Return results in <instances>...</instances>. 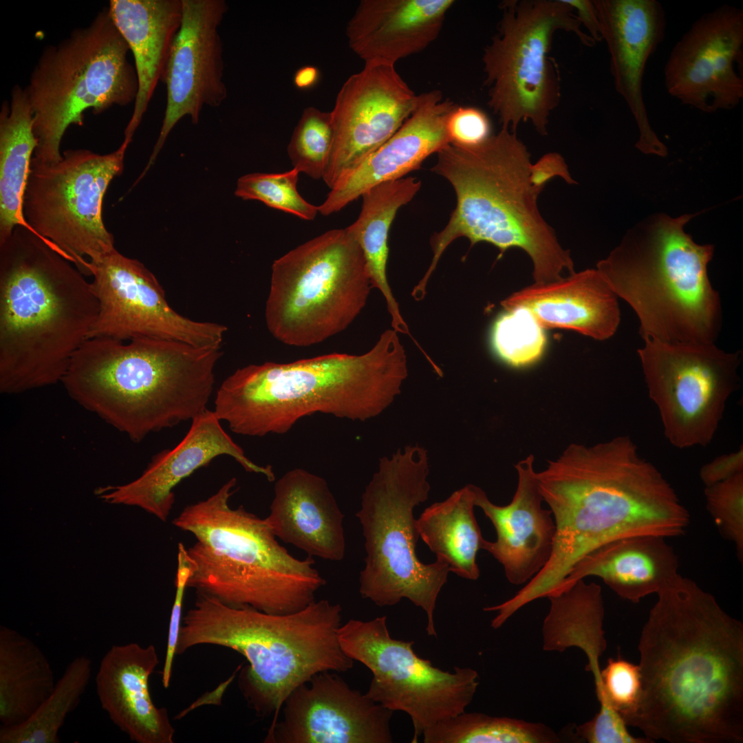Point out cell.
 Instances as JSON below:
<instances>
[{"instance_id":"cell-1","label":"cell","mask_w":743,"mask_h":743,"mask_svg":"<svg viewBox=\"0 0 743 743\" xmlns=\"http://www.w3.org/2000/svg\"><path fill=\"white\" fill-rule=\"evenodd\" d=\"M638 643L643 691L627 726L671 743L743 742V624L679 573Z\"/></svg>"},{"instance_id":"cell-2","label":"cell","mask_w":743,"mask_h":743,"mask_svg":"<svg viewBox=\"0 0 743 743\" xmlns=\"http://www.w3.org/2000/svg\"><path fill=\"white\" fill-rule=\"evenodd\" d=\"M536 478L556 532L549 561L515 594L521 605L557 594L576 563L605 543L678 537L689 524L673 487L629 436L570 444Z\"/></svg>"},{"instance_id":"cell-3","label":"cell","mask_w":743,"mask_h":743,"mask_svg":"<svg viewBox=\"0 0 743 743\" xmlns=\"http://www.w3.org/2000/svg\"><path fill=\"white\" fill-rule=\"evenodd\" d=\"M26 226L0 244V391L61 383L99 305L91 282Z\"/></svg>"},{"instance_id":"cell-4","label":"cell","mask_w":743,"mask_h":743,"mask_svg":"<svg viewBox=\"0 0 743 743\" xmlns=\"http://www.w3.org/2000/svg\"><path fill=\"white\" fill-rule=\"evenodd\" d=\"M407 376L405 351L391 328L363 354L237 369L217 391L213 411L233 432L257 437L286 433L315 413L364 421L389 407Z\"/></svg>"},{"instance_id":"cell-5","label":"cell","mask_w":743,"mask_h":743,"mask_svg":"<svg viewBox=\"0 0 743 743\" xmlns=\"http://www.w3.org/2000/svg\"><path fill=\"white\" fill-rule=\"evenodd\" d=\"M94 337L61 380L69 396L133 442L205 411L220 347L162 338Z\"/></svg>"},{"instance_id":"cell-6","label":"cell","mask_w":743,"mask_h":743,"mask_svg":"<svg viewBox=\"0 0 743 743\" xmlns=\"http://www.w3.org/2000/svg\"><path fill=\"white\" fill-rule=\"evenodd\" d=\"M437 153L431 170L452 185L456 206L446 226L431 239L432 260L414 287L416 293H426L442 255L460 237L468 238L471 246L491 244L499 257L510 248L522 249L532 259L537 284L561 279L565 270L575 272L569 252L538 210L541 191L530 182V153L515 132L502 128L480 144L449 143Z\"/></svg>"},{"instance_id":"cell-7","label":"cell","mask_w":743,"mask_h":743,"mask_svg":"<svg viewBox=\"0 0 743 743\" xmlns=\"http://www.w3.org/2000/svg\"><path fill=\"white\" fill-rule=\"evenodd\" d=\"M341 611L339 604L322 599L296 612L269 614L199 594L182 618L176 652L207 644L242 654L248 665L239 676L240 691L258 715H273L270 729L297 687L318 673L353 667L338 640Z\"/></svg>"},{"instance_id":"cell-8","label":"cell","mask_w":743,"mask_h":743,"mask_svg":"<svg viewBox=\"0 0 743 743\" xmlns=\"http://www.w3.org/2000/svg\"><path fill=\"white\" fill-rule=\"evenodd\" d=\"M233 477L173 520L191 533L194 568L187 587L235 607L275 614L299 611L315 601L325 581L312 557L298 559L277 541L266 519L242 506L232 508Z\"/></svg>"},{"instance_id":"cell-9","label":"cell","mask_w":743,"mask_h":743,"mask_svg":"<svg viewBox=\"0 0 743 743\" xmlns=\"http://www.w3.org/2000/svg\"><path fill=\"white\" fill-rule=\"evenodd\" d=\"M694 215L650 219L596 264L636 312L644 340L712 343L719 335L721 301L707 272L713 246L696 244L684 230Z\"/></svg>"},{"instance_id":"cell-10","label":"cell","mask_w":743,"mask_h":743,"mask_svg":"<svg viewBox=\"0 0 743 743\" xmlns=\"http://www.w3.org/2000/svg\"><path fill=\"white\" fill-rule=\"evenodd\" d=\"M428 474L427 453L419 446L380 459L356 513L366 550L359 591L380 607L409 599L425 612L427 634L436 637L434 610L450 570L438 560L421 562L416 552L420 536L413 509L428 498Z\"/></svg>"},{"instance_id":"cell-11","label":"cell","mask_w":743,"mask_h":743,"mask_svg":"<svg viewBox=\"0 0 743 743\" xmlns=\"http://www.w3.org/2000/svg\"><path fill=\"white\" fill-rule=\"evenodd\" d=\"M129 52L107 8L86 26L44 47L24 87L37 140L34 160L60 161L67 129L83 125L86 111L97 115L135 102L138 82Z\"/></svg>"},{"instance_id":"cell-12","label":"cell","mask_w":743,"mask_h":743,"mask_svg":"<svg viewBox=\"0 0 743 743\" xmlns=\"http://www.w3.org/2000/svg\"><path fill=\"white\" fill-rule=\"evenodd\" d=\"M372 288L358 242L346 228L327 230L274 261L268 330L287 345L320 343L347 328Z\"/></svg>"},{"instance_id":"cell-13","label":"cell","mask_w":743,"mask_h":743,"mask_svg":"<svg viewBox=\"0 0 743 743\" xmlns=\"http://www.w3.org/2000/svg\"><path fill=\"white\" fill-rule=\"evenodd\" d=\"M499 34L482 56L489 107L502 128L515 132L530 120L547 135L548 116L559 99V85L548 54L558 30L574 33L589 47L596 42L584 32L573 9L562 0L507 1Z\"/></svg>"},{"instance_id":"cell-14","label":"cell","mask_w":743,"mask_h":743,"mask_svg":"<svg viewBox=\"0 0 743 743\" xmlns=\"http://www.w3.org/2000/svg\"><path fill=\"white\" fill-rule=\"evenodd\" d=\"M128 146L122 142L105 154L68 149L54 164L32 159L23 199L26 224L84 275H90L91 262L115 248L103 220V200L122 173Z\"/></svg>"},{"instance_id":"cell-15","label":"cell","mask_w":743,"mask_h":743,"mask_svg":"<svg viewBox=\"0 0 743 743\" xmlns=\"http://www.w3.org/2000/svg\"><path fill=\"white\" fill-rule=\"evenodd\" d=\"M338 634L345 654L372 673L366 695L392 711L409 715L413 743L430 726L464 712L474 698L479 685L475 669L455 667L450 672L434 667L415 653L413 641L391 636L386 616L368 621L350 619Z\"/></svg>"},{"instance_id":"cell-16","label":"cell","mask_w":743,"mask_h":743,"mask_svg":"<svg viewBox=\"0 0 743 743\" xmlns=\"http://www.w3.org/2000/svg\"><path fill=\"white\" fill-rule=\"evenodd\" d=\"M649 396L674 446L710 444L729 397L740 387L742 352L712 343L645 340L637 351Z\"/></svg>"},{"instance_id":"cell-17","label":"cell","mask_w":743,"mask_h":743,"mask_svg":"<svg viewBox=\"0 0 743 743\" xmlns=\"http://www.w3.org/2000/svg\"><path fill=\"white\" fill-rule=\"evenodd\" d=\"M99 311L89 338L120 341L154 338L195 347H220L227 327L198 321L175 311L155 275L116 248L89 266Z\"/></svg>"},{"instance_id":"cell-18","label":"cell","mask_w":743,"mask_h":743,"mask_svg":"<svg viewBox=\"0 0 743 743\" xmlns=\"http://www.w3.org/2000/svg\"><path fill=\"white\" fill-rule=\"evenodd\" d=\"M667 92L704 113L743 98V10L723 4L703 14L673 47L664 66Z\"/></svg>"},{"instance_id":"cell-19","label":"cell","mask_w":743,"mask_h":743,"mask_svg":"<svg viewBox=\"0 0 743 743\" xmlns=\"http://www.w3.org/2000/svg\"><path fill=\"white\" fill-rule=\"evenodd\" d=\"M419 95L394 65H365L341 88L331 111L332 150L322 179L336 182L388 140L416 109Z\"/></svg>"},{"instance_id":"cell-20","label":"cell","mask_w":743,"mask_h":743,"mask_svg":"<svg viewBox=\"0 0 743 743\" xmlns=\"http://www.w3.org/2000/svg\"><path fill=\"white\" fill-rule=\"evenodd\" d=\"M182 18L162 82L166 105L159 136L142 178L166 138L184 116L197 124L204 106L217 107L227 96L223 81V47L218 28L228 10L224 0H182Z\"/></svg>"},{"instance_id":"cell-21","label":"cell","mask_w":743,"mask_h":743,"mask_svg":"<svg viewBox=\"0 0 743 743\" xmlns=\"http://www.w3.org/2000/svg\"><path fill=\"white\" fill-rule=\"evenodd\" d=\"M266 743H391L394 711L330 671L315 674L284 701Z\"/></svg>"},{"instance_id":"cell-22","label":"cell","mask_w":743,"mask_h":743,"mask_svg":"<svg viewBox=\"0 0 743 743\" xmlns=\"http://www.w3.org/2000/svg\"><path fill=\"white\" fill-rule=\"evenodd\" d=\"M610 56L616 91L637 125L636 147L646 154L665 156L666 146L652 129L643 94L645 67L663 41L666 16L656 0H592Z\"/></svg>"},{"instance_id":"cell-23","label":"cell","mask_w":743,"mask_h":743,"mask_svg":"<svg viewBox=\"0 0 743 743\" xmlns=\"http://www.w3.org/2000/svg\"><path fill=\"white\" fill-rule=\"evenodd\" d=\"M220 422L213 411L206 409L191 420L187 433L175 447L152 457L139 477L124 485L100 488L97 495L109 504L138 506L165 521L175 502V487L219 455L232 457L246 471L274 481L272 466L249 460Z\"/></svg>"},{"instance_id":"cell-24","label":"cell","mask_w":743,"mask_h":743,"mask_svg":"<svg viewBox=\"0 0 743 743\" xmlns=\"http://www.w3.org/2000/svg\"><path fill=\"white\" fill-rule=\"evenodd\" d=\"M439 90L419 95L416 109L383 145L344 175L318 206L327 216L337 213L369 189L403 177L450 143L447 119L457 107Z\"/></svg>"},{"instance_id":"cell-25","label":"cell","mask_w":743,"mask_h":743,"mask_svg":"<svg viewBox=\"0 0 743 743\" xmlns=\"http://www.w3.org/2000/svg\"><path fill=\"white\" fill-rule=\"evenodd\" d=\"M534 457L529 455L515 465L517 485L511 502L506 506L491 502L485 492L475 486V504L492 522L495 541L484 540L482 549L489 552L504 568L513 585L528 583L550 559L556 526L550 510L542 506Z\"/></svg>"},{"instance_id":"cell-26","label":"cell","mask_w":743,"mask_h":743,"mask_svg":"<svg viewBox=\"0 0 743 743\" xmlns=\"http://www.w3.org/2000/svg\"><path fill=\"white\" fill-rule=\"evenodd\" d=\"M159 664L153 645H114L103 656L95 678L101 708L111 722L138 743H173L175 729L167 710L151 697L149 678Z\"/></svg>"},{"instance_id":"cell-27","label":"cell","mask_w":743,"mask_h":743,"mask_svg":"<svg viewBox=\"0 0 743 743\" xmlns=\"http://www.w3.org/2000/svg\"><path fill=\"white\" fill-rule=\"evenodd\" d=\"M266 520L277 538L310 557L339 561L345 553L344 515L323 477L288 471L274 484Z\"/></svg>"},{"instance_id":"cell-28","label":"cell","mask_w":743,"mask_h":743,"mask_svg":"<svg viewBox=\"0 0 743 743\" xmlns=\"http://www.w3.org/2000/svg\"><path fill=\"white\" fill-rule=\"evenodd\" d=\"M453 0H363L349 21L350 48L365 65L395 63L438 36Z\"/></svg>"},{"instance_id":"cell-29","label":"cell","mask_w":743,"mask_h":743,"mask_svg":"<svg viewBox=\"0 0 743 743\" xmlns=\"http://www.w3.org/2000/svg\"><path fill=\"white\" fill-rule=\"evenodd\" d=\"M616 295L597 269L526 287L501 302L504 309L524 307L543 328H563L603 341L618 327Z\"/></svg>"},{"instance_id":"cell-30","label":"cell","mask_w":743,"mask_h":743,"mask_svg":"<svg viewBox=\"0 0 743 743\" xmlns=\"http://www.w3.org/2000/svg\"><path fill=\"white\" fill-rule=\"evenodd\" d=\"M135 61L138 90L123 142L129 144L162 80L182 18V0H111L107 7Z\"/></svg>"},{"instance_id":"cell-31","label":"cell","mask_w":743,"mask_h":743,"mask_svg":"<svg viewBox=\"0 0 743 743\" xmlns=\"http://www.w3.org/2000/svg\"><path fill=\"white\" fill-rule=\"evenodd\" d=\"M666 539L636 536L605 543L576 563L558 593L578 580L596 577L621 598L634 603L657 594L678 574V556Z\"/></svg>"},{"instance_id":"cell-32","label":"cell","mask_w":743,"mask_h":743,"mask_svg":"<svg viewBox=\"0 0 743 743\" xmlns=\"http://www.w3.org/2000/svg\"><path fill=\"white\" fill-rule=\"evenodd\" d=\"M421 182L415 177H402L379 184L365 192L357 219L346 229L360 246L372 288L384 297L391 319V328L410 334L387 277L388 235L398 210L418 193Z\"/></svg>"},{"instance_id":"cell-33","label":"cell","mask_w":743,"mask_h":743,"mask_svg":"<svg viewBox=\"0 0 743 743\" xmlns=\"http://www.w3.org/2000/svg\"><path fill=\"white\" fill-rule=\"evenodd\" d=\"M36 146L25 88L14 85L10 100L3 101L0 110V244L16 226H28L23 199Z\"/></svg>"},{"instance_id":"cell-34","label":"cell","mask_w":743,"mask_h":743,"mask_svg":"<svg viewBox=\"0 0 743 743\" xmlns=\"http://www.w3.org/2000/svg\"><path fill=\"white\" fill-rule=\"evenodd\" d=\"M475 498V485H466L427 507L416 519L420 537L436 560L472 581L480 575L476 558L485 540L474 514Z\"/></svg>"},{"instance_id":"cell-35","label":"cell","mask_w":743,"mask_h":743,"mask_svg":"<svg viewBox=\"0 0 743 743\" xmlns=\"http://www.w3.org/2000/svg\"><path fill=\"white\" fill-rule=\"evenodd\" d=\"M56 682L44 653L28 637L0 627V721L2 726L28 719L52 691Z\"/></svg>"},{"instance_id":"cell-36","label":"cell","mask_w":743,"mask_h":743,"mask_svg":"<svg viewBox=\"0 0 743 743\" xmlns=\"http://www.w3.org/2000/svg\"><path fill=\"white\" fill-rule=\"evenodd\" d=\"M548 598L550 607L543 621V648L559 652L572 646L580 648L588 660L585 669L599 676V658L607 647L601 587L580 579Z\"/></svg>"},{"instance_id":"cell-37","label":"cell","mask_w":743,"mask_h":743,"mask_svg":"<svg viewBox=\"0 0 743 743\" xmlns=\"http://www.w3.org/2000/svg\"><path fill=\"white\" fill-rule=\"evenodd\" d=\"M92 672L91 660L80 655L66 667L55 686L33 714L23 722L1 726L0 743H59V731L78 705Z\"/></svg>"},{"instance_id":"cell-38","label":"cell","mask_w":743,"mask_h":743,"mask_svg":"<svg viewBox=\"0 0 743 743\" xmlns=\"http://www.w3.org/2000/svg\"><path fill=\"white\" fill-rule=\"evenodd\" d=\"M424 743H557L561 739L542 723L493 717L478 712L461 713L426 729Z\"/></svg>"},{"instance_id":"cell-39","label":"cell","mask_w":743,"mask_h":743,"mask_svg":"<svg viewBox=\"0 0 743 743\" xmlns=\"http://www.w3.org/2000/svg\"><path fill=\"white\" fill-rule=\"evenodd\" d=\"M504 310L491 328V345L494 354L513 367L535 363L541 357L546 345L544 328L524 307Z\"/></svg>"},{"instance_id":"cell-40","label":"cell","mask_w":743,"mask_h":743,"mask_svg":"<svg viewBox=\"0 0 743 743\" xmlns=\"http://www.w3.org/2000/svg\"><path fill=\"white\" fill-rule=\"evenodd\" d=\"M333 140L331 111L305 108L288 145L293 168L314 180L322 179Z\"/></svg>"},{"instance_id":"cell-41","label":"cell","mask_w":743,"mask_h":743,"mask_svg":"<svg viewBox=\"0 0 743 743\" xmlns=\"http://www.w3.org/2000/svg\"><path fill=\"white\" fill-rule=\"evenodd\" d=\"M299 173L293 168L283 173L247 174L238 180L235 194L244 200H258L300 219L313 220L319 213L318 206L299 193Z\"/></svg>"},{"instance_id":"cell-42","label":"cell","mask_w":743,"mask_h":743,"mask_svg":"<svg viewBox=\"0 0 743 743\" xmlns=\"http://www.w3.org/2000/svg\"><path fill=\"white\" fill-rule=\"evenodd\" d=\"M595 688L601 705L599 710H614L627 724L636 713L642 697L640 667L620 655L610 658L601 669L599 682Z\"/></svg>"},{"instance_id":"cell-43","label":"cell","mask_w":743,"mask_h":743,"mask_svg":"<svg viewBox=\"0 0 743 743\" xmlns=\"http://www.w3.org/2000/svg\"><path fill=\"white\" fill-rule=\"evenodd\" d=\"M706 508L720 534L743 559V472L705 486Z\"/></svg>"},{"instance_id":"cell-44","label":"cell","mask_w":743,"mask_h":743,"mask_svg":"<svg viewBox=\"0 0 743 743\" xmlns=\"http://www.w3.org/2000/svg\"><path fill=\"white\" fill-rule=\"evenodd\" d=\"M194 563L190 557L187 548L182 543L178 544L177 566L175 577V596L171 610L165 660L162 670V685L168 688L170 685L173 664L177 654V645L182 625V603L185 589L189 577L193 572Z\"/></svg>"},{"instance_id":"cell-45","label":"cell","mask_w":743,"mask_h":743,"mask_svg":"<svg viewBox=\"0 0 743 743\" xmlns=\"http://www.w3.org/2000/svg\"><path fill=\"white\" fill-rule=\"evenodd\" d=\"M446 131L450 143L464 147L480 144L493 135L489 118L474 107L457 106L447 119Z\"/></svg>"},{"instance_id":"cell-46","label":"cell","mask_w":743,"mask_h":743,"mask_svg":"<svg viewBox=\"0 0 743 743\" xmlns=\"http://www.w3.org/2000/svg\"><path fill=\"white\" fill-rule=\"evenodd\" d=\"M577 735L589 743H652L647 737H636L614 711H599L589 721L576 728Z\"/></svg>"},{"instance_id":"cell-47","label":"cell","mask_w":743,"mask_h":743,"mask_svg":"<svg viewBox=\"0 0 743 743\" xmlns=\"http://www.w3.org/2000/svg\"><path fill=\"white\" fill-rule=\"evenodd\" d=\"M743 472V446L728 454L716 457L700 469L699 475L705 486L724 480Z\"/></svg>"},{"instance_id":"cell-48","label":"cell","mask_w":743,"mask_h":743,"mask_svg":"<svg viewBox=\"0 0 743 743\" xmlns=\"http://www.w3.org/2000/svg\"><path fill=\"white\" fill-rule=\"evenodd\" d=\"M555 176L563 177L569 184L575 182L570 175L563 158L558 153H546L535 164L530 165V184L539 191H541L546 183Z\"/></svg>"},{"instance_id":"cell-49","label":"cell","mask_w":743,"mask_h":743,"mask_svg":"<svg viewBox=\"0 0 743 743\" xmlns=\"http://www.w3.org/2000/svg\"><path fill=\"white\" fill-rule=\"evenodd\" d=\"M575 10L581 23L588 35L596 43L602 41L601 27L592 0H562Z\"/></svg>"},{"instance_id":"cell-50","label":"cell","mask_w":743,"mask_h":743,"mask_svg":"<svg viewBox=\"0 0 743 743\" xmlns=\"http://www.w3.org/2000/svg\"><path fill=\"white\" fill-rule=\"evenodd\" d=\"M319 76V70L316 67L303 66L296 72L294 76V83L299 89H310L318 83Z\"/></svg>"}]
</instances>
